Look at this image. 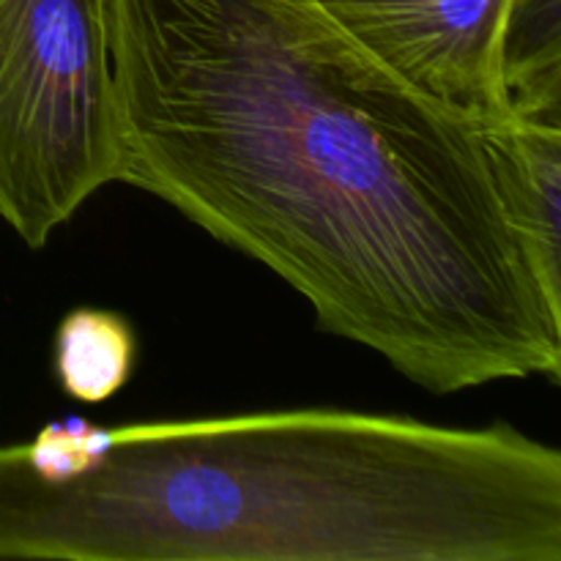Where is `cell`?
<instances>
[{"label":"cell","instance_id":"1","mask_svg":"<svg viewBox=\"0 0 561 561\" xmlns=\"http://www.w3.org/2000/svg\"><path fill=\"white\" fill-rule=\"evenodd\" d=\"M124 184L290 285L323 332L431 394L561 381V310L482 126L312 0H110Z\"/></svg>","mask_w":561,"mask_h":561},{"label":"cell","instance_id":"2","mask_svg":"<svg viewBox=\"0 0 561 561\" xmlns=\"http://www.w3.org/2000/svg\"><path fill=\"white\" fill-rule=\"evenodd\" d=\"M0 559L561 561V453L345 409L66 416L0 447Z\"/></svg>","mask_w":561,"mask_h":561},{"label":"cell","instance_id":"3","mask_svg":"<svg viewBox=\"0 0 561 561\" xmlns=\"http://www.w3.org/2000/svg\"><path fill=\"white\" fill-rule=\"evenodd\" d=\"M110 0H0V222L42 250L124 173Z\"/></svg>","mask_w":561,"mask_h":561},{"label":"cell","instance_id":"4","mask_svg":"<svg viewBox=\"0 0 561 561\" xmlns=\"http://www.w3.org/2000/svg\"><path fill=\"white\" fill-rule=\"evenodd\" d=\"M340 31L438 107L493 126L513 118L502 44L515 0H312Z\"/></svg>","mask_w":561,"mask_h":561},{"label":"cell","instance_id":"5","mask_svg":"<svg viewBox=\"0 0 561 561\" xmlns=\"http://www.w3.org/2000/svg\"><path fill=\"white\" fill-rule=\"evenodd\" d=\"M504 214L546 299L561 310V118L482 126Z\"/></svg>","mask_w":561,"mask_h":561},{"label":"cell","instance_id":"6","mask_svg":"<svg viewBox=\"0 0 561 561\" xmlns=\"http://www.w3.org/2000/svg\"><path fill=\"white\" fill-rule=\"evenodd\" d=\"M135 367L137 334L121 312L75 307L55 327L53 376L77 403H107L131 381Z\"/></svg>","mask_w":561,"mask_h":561},{"label":"cell","instance_id":"7","mask_svg":"<svg viewBox=\"0 0 561 561\" xmlns=\"http://www.w3.org/2000/svg\"><path fill=\"white\" fill-rule=\"evenodd\" d=\"M513 115L561 118V0H515L502 44Z\"/></svg>","mask_w":561,"mask_h":561}]
</instances>
